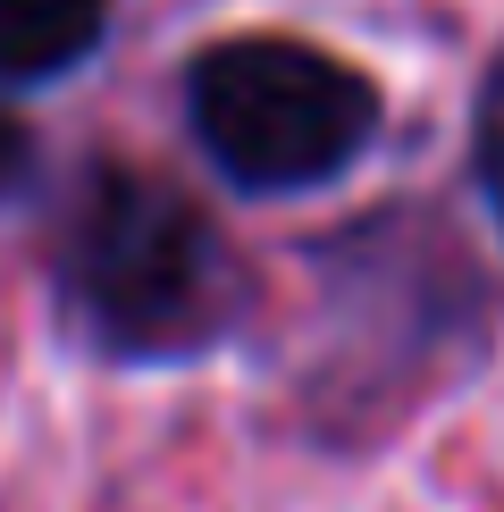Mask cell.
Instances as JSON below:
<instances>
[{
	"mask_svg": "<svg viewBox=\"0 0 504 512\" xmlns=\"http://www.w3.org/2000/svg\"><path fill=\"white\" fill-rule=\"evenodd\" d=\"M202 152L244 194H311L345 177L378 135V84L294 34H227L185 68Z\"/></svg>",
	"mask_w": 504,
	"mask_h": 512,
	"instance_id": "2",
	"label": "cell"
},
{
	"mask_svg": "<svg viewBox=\"0 0 504 512\" xmlns=\"http://www.w3.org/2000/svg\"><path fill=\"white\" fill-rule=\"evenodd\" d=\"M59 303L118 361H185L244 319L252 277L177 185L101 160L59 227Z\"/></svg>",
	"mask_w": 504,
	"mask_h": 512,
	"instance_id": "1",
	"label": "cell"
},
{
	"mask_svg": "<svg viewBox=\"0 0 504 512\" xmlns=\"http://www.w3.org/2000/svg\"><path fill=\"white\" fill-rule=\"evenodd\" d=\"M110 34V0H0V84H51Z\"/></svg>",
	"mask_w": 504,
	"mask_h": 512,
	"instance_id": "3",
	"label": "cell"
},
{
	"mask_svg": "<svg viewBox=\"0 0 504 512\" xmlns=\"http://www.w3.org/2000/svg\"><path fill=\"white\" fill-rule=\"evenodd\" d=\"M471 168H479V194H488L496 227H504V51H496V68L479 76V110H471Z\"/></svg>",
	"mask_w": 504,
	"mask_h": 512,
	"instance_id": "4",
	"label": "cell"
}]
</instances>
